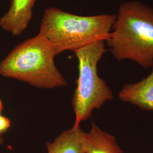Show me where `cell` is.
<instances>
[{
	"instance_id": "cell-1",
	"label": "cell",
	"mask_w": 153,
	"mask_h": 153,
	"mask_svg": "<svg viewBox=\"0 0 153 153\" xmlns=\"http://www.w3.org/2000/svg\"><path fill=\"white\" fill-rule=\"evenodd\" d=\"M112 30L105 42L116 60L153 68V7L137 1L122 3Z\"/></svg>"
},
{
	"instance_id": "cell-2",
	"label": "cell",
	"mask_w": 153,
	"mask_h": 153,
	"mask_svg": "<svg viewBox=\"0 0 153 153\" xmlns=\"http://www.w3.org/2000/svg\"><path fill=\"white\" fill-rule=\"evenodd\" d=\"M56 55L55 45L39 33L18 44L0 62V75L39 88L65 87V78L55 64Z\"/></svg>"
},
{
	"instance_id": "cell-3",
	"label": "cell",
	"mask_w": 153,
	"mask_h": 153,
	"mask_svg": "<svg viewBox=\"0 0 153 153\" xmlns=\"http://www.w3.org/2000/svg\"><path fill=\"white\" fill-rule=\"evenodd\" d=\"M116 18L109 14L78 16L52 7L44 11L39 33L55 45L57 55L74 52L98 41L105 42Z\"/></svg>"
},
{
	"instance_id": "cell-4",
	"label": "cell",
	"mask_w": 153,
	"mask_h": 153,
	"mask_svg": "<svg viewBox=\"0 0 153 153\" xmlns=\"http://www.w3.org/2000/svg\"><path fill=\"white\" fill-rule=\"evenodd\" d=\"M105 41L100 40L74 51L78 61V77L72 105L75 114L73 128L92 116L94 109H99L106 102L114 100L108 85L98 74V64L104 53Z\"/></svg>"
},
{
	"instance_id": "cell-5",
	"label": "cell",
	"mask_w": 153,
	"mask_h": 153,
	"mask_svg": "<svg viewBox=\"0 0 153 153\" xmlns=\"http://www.w3.org/2000/svg\"><path fill=\"white\" fill-rule=\"evenodd\" d=\"M36 0H11L8 10L0 18V27L17 36L22 34L33 18Z\"/></svg>"
},
{
	"instance_id": "cell-6",
	"label": "cell",
	"mask_w": 153,
	"mask_h": 153,
	"mask_svg": "<svg viewBox=\"0 0 153 153\" xmlns=\"http://www.w3.org/2000/svg\"><path fill=\"white\" fill-rule=\"evenodd\" d=\"M119 98L143 111H153V67L150 74L140 81L125 84Z\"/></svg>"
},
{
	"instance_id": "cell-7",
	"label": "cell",
	"mask_w": 153,
	"mask_h": 153,
	"mask_svg": "<svg viewBox=\"0 0 153 153\" xmlns=\"http://www.w3.org/2000/svg\"><path fill=\"white\" fill-rule=\"evenodd\" d=\"M85 153H123L115 137L92 122L89 132L83 136Z\"/></svg>"
},
{
	"instance_id": "cell-8",
	"label": "cell",
	"mask_w": 153,
	"mask_h": 153,
	"mask_svg": "<svg viewBox=\"0 0 153 153\" xmlns=\"http://www.w3.org/2000/svg\"><path fill=\"white\" fill-rule=\"evenodd\" d=\"M84 133L81 126L62 131L53 141L46 143L47 153H85Z\"/></svg>"
},
{
	"instance_id": "cell-9",
	"label": "cell",
	"mask_w": 153,
	"mask_h": 153,
	"mask_svg": "<svg viewBox=\"0 0 153 153\" xmlns=\"http://www.w3.org/2000/svg\"><path fill=\"white\" fill-rule=\"evenodd\" d=\"M11 126L10 120L5 116L0 115V135L4 134L7 131Z\"/></svg>"
},
{
	"instance_id": "cell-10",
	"label": "cell",
	"mask_w": 153,
	"mask_h": 153,
	"mask_svg": "<svg viewBox=\"0 0 153 153\" xmlns=\"http://www.w3.org/2000/svg\"><path fill=\"white\" fill-rule=\"evenodd\" d=\"M2 109H3V104H2L1 99H0V115H1V114L2 111Z\"/></svg>"
},
{
	"instance_id": "cell-11",
	"label": "cell",
	"mask_w": 153,
	"mask_h": 153,
	"mask_svg": "<svg viewBox=\"0 0 153 153\" xmlns=\"http://www.w3.org/2000/svg\"><path fill=\"white\" fill-rule=\"evenodd\" d=\"M4 135H0V145H2L4 142Z\"/></svg>"
}]
</instances>
